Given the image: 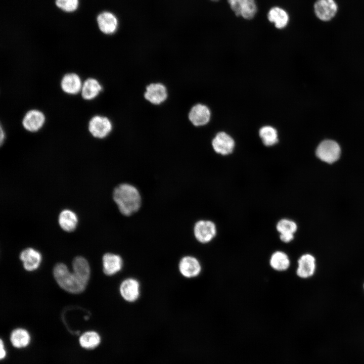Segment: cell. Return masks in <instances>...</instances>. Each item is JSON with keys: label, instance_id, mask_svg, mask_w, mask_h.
<instances>
[{"label": "cell", "instance_id": "cell-25", "mask_svg": "<svg viewBox=\"0 0 364 364\" xmlns=\"http://www.w3.org/2000/svg\"><path fill=\"white\" fill-rule=\"evenodd\" d=\"M30 338L28 332L24 329L18 328L12 331L10 341L16 348L26 347L30 342Z\"/></svg>", "mask_w": 364, "mask_h": 364}, {"label": "cell", "instance_id": "cell-10", "mask_svg": "<svg viewBox=\"0 0 364 364\" xmlns=\"http://www.w3.org/2000/svg\"><path fill=\"white\" fill-rule=\"evenodd\" d=\"M211 112L206 105L198 103L191 108L188 113V119L195 126L199 127L207 124L211 119Z\"/></svg>", "mask_w": 364, "mask_h": 364}, {"label": "cell", "instance_id": "cell-9", "mask_svg": "<svg viewBox=\"0 0 364 364\" xmlns=\"http://www.w3.org/2000/svg\"><path fill=\"white\" fill-rule=\"evenodd\" d=\"M214 151L217 154L227 155L232 153L234 149L235 142L234 139L227 132H217L211 142Z\"/></svg>", "mask_w": 364, "mask_h": 364}, {"label": "cell", "instance_id": "cell-30", "mask_svg": "<svg viewBox=\"0 0 364 364\" xmlns=\"http://www.w3.org/2000/svg\"><path fill=\"white\" fill-rule=\"evenodd\" d=\"M1 130V132H0V133H1V134H0V142H1V145H2V144H3L4 141H5L6 136H5V132L4 129H3L2 126H1V130Z\"/></svg>", "mask_w": 364, "mask_h": 364}, {"label": "cell", "instance_id": "cell-14", "mask_svg": "<svg viewBox=\"0 0 364 364\" xmlns=\"http://www.w3.org/2000/svg\"><path fill=\"white\" fill-rule=\"evenodd\" d=\"M316 267L315 257L309 253L303 254L298 259L296 275L302 279L309 278L314 274Z\"/></svg>", "mask_w": 364, "mask_h": 364}, {"label": "cell", "instance_id": "cell-11", "mask_svg": "<svg viewBox=\"0 0 364 364\" xmlns=\"http://www.w3.org/2000/svg\"><path fill=\"white\" fill-rule=\"evenodd\" d=\"M231 8L237 16L251 19L257 12L255 0H228Z\"/></svg>", "mask_w": 364, "mask_h": 364}, {"label": "cell", "instance_id": "cell-18", "mask_svg": "<svg viewBox=\"0 0 364 364\" xmlns=\"http://www.w3.org/2000/svg\"><path fill=\"white\" fill-rule=\"evenodd\" d=\"M97 22L101 31L105 34H112L118 27V20L115 16L109 12H104L97 17Z\"/></svg>", "mask_w": 364, "mask_h": 364}, {"label": "cell", "instance_id": "cell-32", "mask_svg": "<svg viewBox=\"0 0 364 364\" xmlns=\"http://www.w3.org/2000/svg\"><path fill=\"white\" fill-rule=\"evenodd\" d=\"M363 289H364V284H363Z\"/></svg>", "mask_w": 364, "mask_h": 364}, {"label": "cell", "instance_id": "cell-27", "mask_svg": "<svg viewBox=\"0 0 364 364\" xmlns=\"http://www.w3.org/2000/svg\"><path fill=\"white\" fill-rule=\"evenodd\" d=\"M297 229V223L289 219H282L278 222L276 225V229L280 235H294Z\"/></svg>", "mask_w": 364, "mask_h": 364}, {"label": "cell", "instance_id": "cell-6", "mask_svg": "<svg viewBox=\"0 0 364 364\" xmlns=\"http://www.w3.org/2000/svg\"><path fill=\"white\" fill-rule=\"evenodd\" d=\"M178 268L183 277L187 279H192L200 274L202 265L199 259L195 256L186 255L180 259Z\"/></svg>", "mask_w": 364, "mask_h": 364}, {"label": "cell", "instance_id": "cell-8", "mask_svg": "<svg viewBox=\"0 0 364 364\" xmlns=\"http://www.w3.org/2000/svg\"><path fill=\"white\" fill-rule=\"evenodd\" d=\"M46 121L44 114L41 111L33 109L27 111L22 120V125L27 131L35 132L43 126Z\"/></svg>", "mask_w": 364, "mask_h": 364}, {"label": "cell", "instance_id": "cell-3", "mask_svg": "<svg viewBox=\"0 0 364 364\" xmlns=\"http://www.w3.org/2000/svg\"><path fill=\"white\" fill-rule=\"evenodd\" d=\"M341 148L335 141L326 139L322 141L317 145L315 150L316 157L322 162L333 164L340 158Z\"/></svg>", "mask_w": 364, "mask_h": 364}, {"label": "cell", "instance_id": "cell-28", "mask_svg": "<svg viewBox=\"0 0 364 364\" xmlns=\"http://www.w3.org/2000/svg\"><path fill=\"white\" fill-rule=\"evenodd\" d=\"M56 6L66 12L75 11L78 6V0H56Z\"/></svg>", "mask_w": 364, "mask_h": 364}, {"label": "cell", "instance_id": "cell-31", "mask_svg": "<svg viewBox=\"0 0 364 364\" xmlns=\"http://www.w3.org/2000/svg\"><path fill=\"white\" fill-rule=\"evenodd\" d=\"M211 1H214V2H216V1H219V0H211Z\"/></svg>", "mask_w": 364, "mask_h": 364}, {"label": "cell", "instance_id": "cell-1", "mask_svg": "<svg viewBox=\"0 0 364 364\" xmlns=\"http://www.w3.org/2000/svg\"><path fill=\"white\" fill-rule=\"evenodd\" d=\"M113 199L120 213L130 216L137 212L142 205V197L138 189L129 183H122L116 187Z\"/></svg>", "mask_w": 364, "mask_h": 364}, {"label": "cell", "instance_id": "cell-24", "mask_svg": "<svg viewBox=\"0 0 364 364\" xmlns=\"http://www.w3.org/2000/svg\"><path fill=\"white\" fill-rule=\"evenodd\" d=\"M259 136L263 144L266 146H272L279 141L277 129L269 125L262 126L259 130Z\"/></svg>", "mask_w": 364, "mask_h": 364}, {"label": "cell", "instance_id": "cell-20", "mask_svg": "<svg viewBox=\"0 0 364 364\" xmlns=\"http://www.w3.org/2000/svg\"><path fill=\"white\" fill-rule=\"evenodd\" d=\"M58 223L61 228L67 232H73L78 224L77 214L70 209H64L59 214Z\"/></svg>", "mask_w": 364, "mask_h": 364}, {"label": "cell", "instance_id": "cell-16", "mask_svg": "<svg viewBox=\"0 0 364 364\" xmlns=\"http://www.w3.org/2000/svg\"><path fill=\"white\" fill-rule=\"evenodd\" d=\"M103 270L107 276H113L119 272L123 267V259L118 254L107 253L102 257Z\"/></svg>", "mask_w": 364, "mask_h": 364}, {"label": "cell", "instance_id": "cell-26", "mask_svg": "<svg viewBox=\"0 0 364 364\" xmlns=\"http://www.w3.org/2000/svg\"><path fill=\"white\" fill-rule=\"evenodd\" d=\"M80 345L86 349H93L97 347L101 342L99 334L95 331L84 333L79 338Z\"/></svg>", "mask_w": 364, "mask_h": 364}, {"label": "cell", "instance_id": "cell-5", "mask_svg": "<svg viewBox=\"0 0 364 364\" xmlns=\"http://www.w3.org/2000/svg\"><path fill=\"white\" fill-rule=\"evenodd\" d=\"M216 233L215 223L209 220H199L195 223L193 228L195 238L202 244L210 242L215 238Z\"/></svg>", "mask_w": 364, "mask_h": 364}, {"label": "cell", "instance_id": "cell-4", "mask_svg": "<svg viewBox=\"0 0 364 364\" xmlns=\"http://www.w3.org/2000/svg\"><path fill=\"white\" fill-rule=\"evenodd\" d=\"M113 125L107 117L96 115L93 116L88 124V129L93 136L97 139H104L111 132Z\"/></svg>", "mask_w": 364, "mask_h": 364}, {"label": "cell", "instance_id": "cell-2", "mask_svg": "<svg viewBox=\"0 0 364 364\" xmlns=\"http://www.w3.org/2000/svg\"><path fill=\"white\" fill-rule=\"evenodd\" d=\"M54 278L58 285L64 290L77 294L83 291L86 284L73 271L71 272L64 263L57 264L53 269Z\"/></svg>", "mask_w": 364, "mask_h": 364}, {"label": "cell", "instance_id": "cell-13", "mask_svg": "<svg viewBox=\"0 0 364 364\" xmlns=\"http://www.w3.org/2000/svg\"><path fill=\"white\" fill-rule=\"evenodd\" d=\"M338 6L334 0H317L314 5L316 16L321 20L328 21L336 14Z\"/></svg>", "mask_w": 364, "mask_h": 364}, {"label": "cell", "instance_id": "cell-7", "mask_svg": "<svg viewBox=\"0 0 364 364\" xmlns=\"http://www.w3.org/2000/svg\"><path fill=\"white\" fill-rule=\"evenodd\" d=\"M119 293L125 301L132 303L136 301L140 296V284L133 278L124 279L119 286Z\"/></svg>", "mask_w": 364, "mask_h": 364}, {"label": "cell", "instance_id": "cell-22", "mask_svg": "<svg viewBox=\"0 0 364 364\" xmlns=\"http://www.w3.org/2000/svg\"><path fill=\"white\" fill-rule=\"evenodd\" d=\"M73 271L87 285L90 277V267L87 261L81 256L74 258L72 262Z\"/></svg>", "mask_w": 364, "mask_h": 364}, {"label": "cell", "instance_id": "cell-29", "mask_svg": "<svg viewBox=\"0 0 364 364\" xmlns=\"http://www.w3.org/2000/svg\"><path fill=\"white\" fill-rule=\"evenodd\" d=\"M0 347H1V355L0 357L1 359H2L4 358L6 356V351L5 349L4 345L3 344V341L2 339H1V342H0Z\"/></svg>", "mask_w": 364, "mask_h": 364}, {"label": "cell", "instance_id": "cell-17", "mask_svg": "<svg viewBox=\"0 0 364 364\" xmlns=\"http://www.w3.org/2000/svg\"><path fill=\"white\" fill-rule=\"evenodd\" d=\"M20 258L23 262L24 268L28 271L36 269L41 261L40 252L31 248L23 250L20 253Z\"/></svg>", "mask_w": 364, "mask_h": 364}, {"label": "cell", "instance_id": "cell-19", "mask_svg": "<svg viewBox=\"0 0 364 364\" xmlns=\"http://www.w3.org/2000/svg\"><path fill=\"white\" fill-rule=\"evenodd\" d=\"M102 89L101 84L97 79L89 77L82 82L80 94L83 99L90 101L96 98Z\"/></svg>", "mask_w": 364, "mask_h": 364}, {"label": "cell", "instance_id": "cell-15", "mask_svg": "<svg viewBox=\"0 0 364 364\" xmlns=\"http://www.w3.org/2000/svg\"><path fill=\"white\" fill-rule=\"evenodd\" d=\"M82 82L80 76L77 73H68L61 78L60 86L64 93L74 95L80 93Z\"/></svg>", "mask_w": 364, "mask_h": 364}, {"label": "cell", "instance_id": "cell-23", "mask_svg": "<svg viewBox=\"0 0 364 364\" xmlns=\"http://www.w3.org/2000/svg\"><path fill=\"white\" fill-rule=\"evenodd\" d=\"M268 20L274 22L276 28L282 29L285 28L289 22V16L287 13L279 7L272 8L267 14Z\"/></svg>", "mask_w": 364, "mask_h": 364}, {"label": "cell", "instance_id": "cell-12", "mask_svg": "<svg viewBox=\"0 0 364 364\" xmlns=\"http://www.w3.org/2000/svg\"><path fill=\"white\" fill-rule=\"evenodd\" d=\"M144 97L151 104L155 105H160L165 102L167 98V88L162 83H151L146 86Z\"/></svg>", "mask_w": 364, "mask_h": 364}, {"label": "cell", "instance_id": "cell-21", "mask_svg": "<svg viewBox=\"0 0 364 364\" xmlns=\"http://www.w3.org/2000/svg\"><path fill=\"white\" fill-rule=\"evenodd\" d=\"M269 263L273 269L278 271H285L290 266V260L288 255L282 251L274 252L270 257Z\"/></svg>", "mask_w": 364, "mask_h": 364}]
</instances>
